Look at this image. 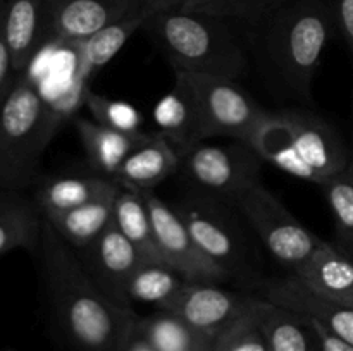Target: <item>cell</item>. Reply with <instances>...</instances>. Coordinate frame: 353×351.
Instances as JSON below:
<instances>
[{
    "label": "cell",
    "instance_id": "cell-1",
    "mask_svg": "<svg viewBox=\"0 0 353 351\" xmlns=\"http://www.w3.org/2000/svg\"><path fill=\"white\" fill-rule=\"evenodd\" d=\"M47 291L69 339L85 351H121L137 336L133 308L114 303L88 274L81 258L43 217L38 243Z\"/></svg>",
    "mask_w": 353,
    "mask_h": 351
},
{
    "label": "cell",
    "instance_id": "cell-2",
    "mask_svg": "<svg viewBox=\"0 0 353 351\" xmlns=\"http://www.w3.org/2000/svg\"><path fill=\"white\" fill-rule=\"evenodd\" d=\"M252 147L264 162L319 186L350 165V153L338 131L323 117L302 109L269 112Z\"/></svg>",
    "mask_w": 353,
    "mask_h": 351
},
{
    "label": "cell",
    "instance_id": "cell-3",
    "mask_svg": "<svg viewBox=\"0 0 353 351\" xmlns=\"http://www.w3.org/2000/svg\"><path fill=\"white\" fill-rule=\"evenodd\" d=\"M262 48L283 85L300 98H310L314 74L336 24L321 0H286L265 17Z\"/></svg>",
    "mask_w": 353,
    "mask_h": 351
},
{
    "label": "cell",
    "instance_id": "cell-4",
    "mask_svg": "<svg viewBox=\"0 0 353 351\" xmlns=\"http://www.w3.org/2000/svg\"><path fill=\"white\" fill-rule=\"evenodd\" d=\"M224 21L176 7L148 17L143 28L154 36L176 72L221 76L236 81L247 71L248 58Z\"/></svg>",
    "mask_w": 353,
    "mask_h": 351
},
{
    "label": "cell",
    "instance_id": "cell-5",
    "mask_svg": "<svg viewBox=\"0 0 353 351\" xmlns=\"http://www.w3.org/2000/svg\"><path fill=\"white\" fill-rule=\"evenodd\" d=\"M52 133L43 96L30 79L17 78L0 103V189L33 182Z\"/></svg>",
    "mask_w": 353,
    "mask_h": 351
},
{
    "label": "cell",
    "instance_id": "cell-6",
    "mask_svg": "<svg viewBox=\"0 0 353 351\" xmlns=\"http://www.w3.org/2000/svg\"><path fill=\"white\" fill-rule=\"evenodd\" d=\"M174 88L192 105L200 143L207 138L230 136L252 147L269 119L268 110L241 89L234 79L176 72Z\"/></svg>",
    "mask_w": 353,
    "mask_h": 351
},
{
    "label": "cell",
    "instance_id": "cell-7",
    "mask_svg": "<svg viewBox=\"0 0 353 351\" xmlns=\"http://www.w3.org/2000/svg\"><path fill=\"white\" fill-rule=\"evenodd\" d=\"M200 250L216 262L228 275L245 282H261L257 258L252 255L247 236L224 200L190 191L174 206Z\"/></svg>",
    "mask_w": 353,
    "mask_h": 351
},
{
    "label": "cell",
    "instance_id": "cell-8",
    "mask_svg": "<svg viewBox=\"0 0 353 351\" xmlns=\"http://www.w3.org/2000/svg\"><path fill=\"white\" fill-rule=\"evenodd\" d=\"M250 224L274 260L295 272L326 241L307 229L262 182L230 203Z\"/></svg>",
    "mask_w": 353,
    "mask_h": 351
},
{
    "label": "cell",
    "instance_id": "cell-9",
    "mask_svg": "<svg viewBox=\"0 0 353 351\" xmlns=\"http://www.w3.org/2000/svg\"><path fill=\"white\" fill-rule=\"evenodd\" d=\"M264 160L245 141L231 145H195L181 153L179 174L199 191L231 203L261 182Z\"/></svg>",
    "mask_w": 353,
    "mask_h": 351
},
{
    "label": "cell",
    "instance_id": "cell-10",
    "mask_svg": "<svg viewBox=\"0 0 353 351\" xmlns=\"http://www.w3.org/2000/svg\"><path fill=\"white\" fill-rule=\"evenodd\" d=\"M148 206L161 260L188 282H223L230 275L199 248L181 217L154 191H138Z\"/></svg>",
    "mask_w": 353,
    "mask_h": 351
},
{
    "label": "cell",
    "instance_id": "cell-11",
    "mask_svg": "<svg viewBox=\"0 0 353 351\" xmlns=\"http://www.w3.org/2000/svg\"><path fill=\"white\" fill-rule=\"evenodd\" d=\"M264 303L261 296L226 291L214 282H186L161 310L216 339L223 330Z\"/></svg>",
    "mask_w": 353,
    "mask_h": 351
},
{
    "label": "cell",
    "instance_id": "cell-12",
    "mask_svg": "<svg viewBox=\"0 0 353 351\" xmlns=\"http://www.w3.org/2000/svg\"><path fill=\"white\" fill-rule=\"evenodd\" d=\"M147 12L145 0H52L48 41L74 45L124 17Z\"/></svg>",
    "mask_w": 353,
    "mask_h": 351
},
{
    "label": "cell",
    "instance_id": "cell-13",
    "mask_svg": "<svg viewBox=\"0 0 353 351\" xmlns=\"http://www.w3.org/2000/svg\"><path fill=\"white\" fill-rule=\"evenodd\" d=\"M76 253L81 258L83 265L92 275L95 284L114 303L131 308V301L126 295L128 282L138 270V267L147 260L123 236L114 222L95 243Z\"/></svg>",
    "mask_w": 353,
    "mask_h": 351
},
{
    "label": "cell",
    "instance_id": "cell-14",
    "mask_svg": "<svg viewBox=\"0 0 353 351\" xmlns=\"http://www.w3.org/2000/svg\"><path fill=\"white\" fill-rule=\"evenodd\" d=\"M255 288L265 301L314 320L353 346V306L340 305L314 295L293 274L285 279L261 281Z\"/></svg>",
    "mask_w": 353,
    "mask_h": 351
},
{
    "label": "cell",
    "instance_id": "cell-15",
    "mask_svg": "<svg viewBox=\"0 0 353 351\" xmlns=\"http://www.w3.org/2000/svg\"><path fill=\"white\" fill-rule=\"evenodd\" d=\"M52 0H7L6 34L14 72L26 69L37 52L48 41Z\"/></svg>",
    "mask_w": 353,
    "mask_h": 351
},
{
    "label": "cell",
    "instance_id": "cell-16",
    "mask_svg": "<svg viewBox=\"0 0 353 351\" xmlns=\"http://www.w3.org/2000/svg\"><path fill=\"white\" fill-rule=\"evenodd\" d=\"M292 274L314 295L353 306V258L336 244L326 241Z\"/></svg>",
    "mask_w": 353,
    "mask_h": 351
},
{
    "label": "cell",
    "instance_id": "cell-17",
    "mask_svg": "<svg viewBox=\"0 0 353 351\" xmlns=\"http://www.w3.org/2000/svg\"><path fill=\"white\" fill-rule=\"evenodd\" d=\"M179 151L164 134L155 133L123 162L114 181L133 191H154L155 186L179 171Z\"/></svg>",
    "mask_w": 353,
    "mask_h": 351
},
{
    "label": "cell",
    "instance_id": "cell-18",
    "mask_svg": "<svg viewBox=\"0 0 353 351\" xmlns=\"http://www.w3.org/2000/svg\"><path fill=\"white\" fill-rule=\"evenodd\" d=\"M74 127L85 148L88 164L95 169L97 174L110 179H114L123 162L152 136L143 131L124 133L85 117L76 119Z\"/></svg>",
    "mask_w": 353,
    "mask_h": 351
},
{
    "label": "cell",
    "instance_id": "cell-19",
    "mask_svg": "<svg viewBox=\"0 0 353 351\" xmlns=\"http://www.w3.org/2000/svg\"><path fill=\"white\" fill-rule=\"evenodd\" d=\"M121 186L105 176H52L43 179L34 191V203L41 215L68 212L76 206L117 191Z\"/></svg>",
    "mask_w": 353,
    "mask_h": 351
},
{
    "label": "cell",
    "instance_id": "cell-20",
    "mask_svg": "<svg viewBox=\"0 0 353 351\" xmlns=\"http://www.w3.org/2000/svg\"><path fill=\"white\" fill-rule=\"evenodd\" d=\"M119 189L68 212L43 217L69 246L74 248V251H83L112 226L114 202Z\"/></svg>",
    "mask_w": 353,
    "mask_h": 351
},
{
    "label": "cell",
    "instance_id": "cell-21",
    "mask_svg": "<svg viewBox=\"0 0 353 351\" xmlns=\"http://www.w3.org/2000/svg\"><path fill=\"white\" fill-rule=\"evenodd\" d=\"M43 215L37 203L12 189L0 193V255L16 248H38Z\"/></svg>",
    "mask_w": 353,
    "mask_h": 351
},
{
    "label": "cell",
    "instance_id": "cell-22",
    "mask_svg": "<svg viewBox=\"0 0 353 351\" xmlns=\"http://www.w3.org/2000/svg\"><path fill=\"white\" fill-rule=\"evenodd\" d=\"M114 226L143 255L145 260L164 264L155 244L150 212L140 193L121 186L114 202Z\"/></svg>",
    "mask_w": 353,
    "mask_h": 351
},
{
    "label": "cell",
    "instance_id": "cell-23",
    "mask_svg": "<svg viewBox=\"0 0 353 351\" xmlns=\"http://www.w3.org/2000/svg\"><path fill=\"white\" fill-rule=\"evenodd\" d=\"M259 326L269 351H319L309 322L290 310L268 301L259 315Z\"/></svg>",
    "mask_w": 353,
    "mask_h": 351
},
{
    "label": "cell",
    "instance_id": "cell-24",
    "mask_svg": "<svg viewBox=\"0 0 353 351\" xmlns=\"http://www.w3.org/2000/svg\"><path fill=\"white\" fill-rule=\"evenodd\" d=\"M137 334L155 351H212L214 339L172 313L162 312L138 322Z\"/></svg>",
    "mask_w": 353,
    "mask_h": 351
},
{
    "label": "cell",
    "instance_id": "cell-25",
    "mask_svg": "<svg viewBox=\"0 0 353 351\" xmlns=\"http://www.w3.org/2000/svg\"><path fill=\"white\" fill-rule=\"evenodd\" d=\"M148 17L150 16L147 12H138L134 16L124 17V19L97 31L86 40L74 43L78 47V57L83 71L86 74H92L109 64L116 57L117 52L124 47V43L130 40L131 34L138 28H143Z\"/></svg>",
    "mask_w": 353,
    "mask_h": 351
},
{
    "label": "cell",
    "instance_id": "cell-26",
    "mask_svg": "<svg viewBox=\"0 0 353 351\" xmlns=\"http://www.w3.org/2000/svg\"><path fill=\"white\" fill-rule=\"evenodd\" d=\"M186 282L165 264L143 262L128 282L126 295L130 301L150 303L162 310Z\"/></svg>",
    "mask_w": 353,
    "mask_h": 351
},
{
    "label": "cell",
    "instance_id": "cell-27",
    "mask_svg": "<svg viewBox=\"0 0 353 351\" xmlns=\"http://www.w3.org/2000/svg\"><path fill=\"white\" fill-rule=\"evenodd\" d=\"M155 119L162 129L161 134L171 141L179 155L200 143L192 105L188 98L174 86L172 92L159 102L155 109Z\"/></svg>",
    "mask_w": 353,
    "mask_h": 351
},
{
    "label": "cell",
    "instance_id": "cell-28",
    "mask_svg": "<svg viewBox=\"0 0 353 351\" xmlns=\"http://www.w3.org/2000/svg\"><path fill=\"white\" fill-rule=\"evenodd\" d=\"M321 188L333 213L336 246L353 258V171L350 165Z\"/></svg>",
    "mask_w": 353,
    "mask_h": 351
},
{
    "label": "cell",
    "instance_id": "cell-29",
    "mask_svg": "<svg viewBox=\"0 0 353 351\" xmlns=\"http://www.w3.org/2000/svg\"><path fill=\"white\" fill-rule=\"evenodd\" d=\"M285 2L286 0H185L179 9L219 19H243L259 24Z\"/></svg>",
    "mask_w": 353,
    "mask_h": 351
},
{
    "label": "cell",
    "instance_id": "cell-30",
    "mask_svg": "<svg viewBox=\"0 0 353 351\" xmlns=\"http://www.w3.org/2000/svg\"><path fill=\"white\" fill-rule=\"evenodd\" d=\"M83 102L92 112L93 120L124 133H138L143 123L140 110L123 100H114L100 93L83 92Z\"/></svg>",
    "mask_w": 353,
    "mask_h": 351
},
{
    "label": "cell",
    "instance_id": "cell-31",
    "mask_svg": "<svg viewBox=\"0 0 353 351\" xmlns=\"http://www.w3.org/2000/svg\"><path fill=\"white\" fill-rule=\"evenodd\" d=\"M265 299L259 308L245 315L233 326L219 334L214 339L212 351H269L268 343L264 339L261 326H259V315L265 306Z\"/></svg>",
    "mask_w": 353,
    "mask_h": 351
},
{
    "label": "cell",
    "instance_id": "cell-32",
    "mask_svg": "<svg viewBox=\"0 0 353 351\" xmlns=\"http://www.w3.org/2000/svg\"><path fill=\"white\" fill-rule=\"evenodd\" d=\"M6 2L7 0H0V103L9 93L12 83L16 81L12 55H10L9 41H7L6 34Z\"/></svg>",
    "mask_w": 353,
    "mask_h": 351
},
{
    "label": "cell",
    "instance_id": "cell-33",
    "mask_svg": "<svg viewBox=\"0 0 353 351\" xmlns=\"http://www.w3.org/2000/svg\"><path fill=\"white\" fill-rule=\"evenodd\" d=\"M333 14L353 55V0H333Z\"/></svg>",
    "mask_w": 353,
    "mask_h": 351
},
{
    "label": "cell",
    "instance_id": "cell-34",
    "mask_svg": "<svg viewBox=\"0 0 353 351\" xmlns=\"http://www.w3.org/2000/svg\"><path fill=\"white\" fill-rule=\"evenodd\" d=\"M305 319V317H303ZM309 322V326L312 327L314 334H316V339H317V348L319 351H353V346L347 341H343L341 337L334 336L333 332H330L327 329H324L323 326H319L317 322L314 320L305 319Z\"/></svg>",
    "mask_w": 353,
    "mask_h": 351
},
{
    "label": "cell",
    "instance_id": "cell-35",
    "mask_svg": "<svg viewBox=\"0 0 353 351\" xmlns=\"http://www.w3.org/2000/svg\"><path fill=\"white\" fill-rule=\"evenodd\" d=\"M185 0H145V7H147L148 12L154 16V14L162 12V10L176 9L179 7Z\"/></svg>",
    "mask_w": 353,
    "mask_h": 351
},
{
    "label": "cell",
    "instance_id": "cell-36",
    "mask_svg": "<svg viewBox=\"0 0 353 351\" xmlns=\"http://www.w3.org/2000/svg\"><path fill=\"white\" fill-rule=\"evenodd\" d=\"M128 351H155V350L150 346V344L145 343L143 339H138L137 343L131 344V348Z\"/></svg>",
    "mask_w": 353,
    "mask_h": 351
},
{
    "label": "cell",
    "instance_id": "cell-37",
    "mask_svg": "<svg viewBox=\"0 0 353 351\" xmlns=\"http://www.w3.org/2000/svg\"><path fill=\"white\" fill-rule=\"evenodd\" d=\"M350 169L353 171V148H352V155H350Z\"/></svg>",
    "mask_w": 353,
    "mask_h": 351
}]
</instances>
